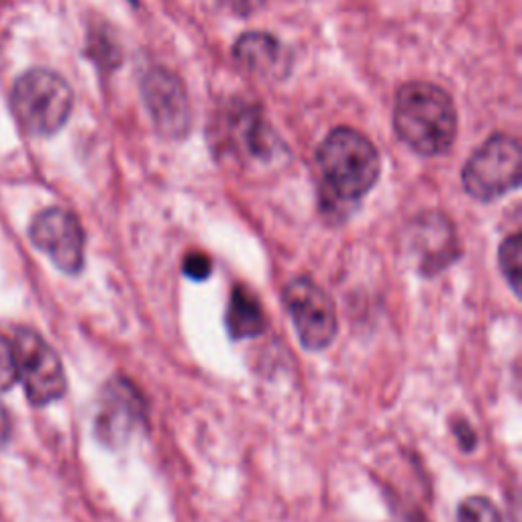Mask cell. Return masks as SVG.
Returning a JSON list of instances; mask_svg holds the SVG:
<instances>
[{
    "instance_id": "cell-1",
    "label": "cell",
    "mask_w": 522,
    "mask_h": 522,
    "mask_svg": "<svg viewBox=\"0 0 522 522\" xmlns=\"http://www.w3.org/2000/svg\"><path fill=\"white\" fill-rule=\"evenodd\" d=\"M394 129L419 155L449 151L457 135V111L451 96L431 82H410L398 90Z\"/></svg>"
},
{
    "instance_id": "cell-2",
    "label": "cell",
    "mask_w": 522,
    "mask_h": 522,
    "mask_svg": "<svg viewBox=\"0 0 522 522\" xmlns=\"http://www.w3.org/2000/svg\"><path fill=\"white\" fill-rule=\"evenodd\" d=\"M327 194L343 204L368 194L380 176V155L374 143L355 129L339 127L327 135L317 153Z\"/></svg>"
},
{
    "instance_id": "cell-3",
    "label": "cell",
    "mask_w": 522,
    "mask_h": 522,
    "mask_svg": "<svg viewBox=\"0 0 522 522\" xmlns=\"http://www.w3.org/2000/svg\"><path fill=\"white\" fill-rule=\"evenodd\" d=\"M74 92L51 70H29L13 86L11 109L17 123L35 137L56 135L70 119Z\"/></svg>"
},
{
    "instance_id": "cell-4",
    "label": "cell",
    "mask_w": 522,
    "mask_h": 522,
    "mask_svg": "<svg viewBox=\"0 0 522 522\" xmlns=\"http://www.w3.org/2000/svg\"><path fill=\"white\" fill-rule=\"evenodd\" d=\"M522 151L520 143L504 133L492 135L467 160L461 180L469 196L490 202L520 186Z\"/></svg>"
},
{
    "instance_id": "cell-5",
    "label": "cell",
    "mask_w": 522,
    "mask_h": 522,
    "mask_svg": "<svg viewBox=\"0 0 522 522\" xmlns=\"http://www.w3.org/2000/svg\"><path fill=\"white\" fill-rule=\"evenodd\" d=\"M284 304L304 349H327L339 329L333 298L306 276L292 280L284 288Z\"/></svg>"
},
{
    "instance_id": "cell-6",
    "label": "cell",
    "mask_w": 522,
    "mask_h": 522,
    "mask_svg": "<svg viewBox=\"0 0 522 522\" xmlns=\"http://www.w3.org/2000/svg\"><path fill=\"white\" fill-rule=\"evenodd\" d=\"M13 345L19 380L25 386L29 402L45 406L60 400L68 390L60 355L31 329H19Z\"/></svg>"
},
{
    "instance_id": "cell-7",
    "label": "cell",
    "mask_w": 522,
    "mask_h": 522,
    "mask_svg": "<svg viewBox=\"0 0 522 522\" xmlns=\"http://www.w3.org/2000/svg\"><path fill=\"white\" fill-rule=\"evenodd\" d=\"M145 425V400L133 382L113 378L102 388L94 421L96 439L113 449L123 447Z\"/></svg>"
},
{
    "instance_id": "cell-8",
    "label": "cell",
    "mask_w": 522,
    "mask_h": 522,
    "mask_svg": "<svg viewBox=\"0 0 522 522\" xmlns=\"http://www.w3.org/2000/svg\"><path fill=\"white\" fill-rule=\"evenodd\" d=\"M33 245L49 255L64 274H80L84 268V231L66 208L51 206L41 211L29 229Z\"/></svg>"
},
{
    "instance_id": "cell-9",
    "label": "cell",
    "mask_w": 522,
    "mask_h": 522,
    "mask_svg": "<svg viewBox=\"0 0 522 522\" xmlns=\"http://www.w3.org/2000/svg\"><path fill=\"white\" fill-rule=\"evenodd\" d=\"M145 107L162 135L180 139L190 131V102L184 84L164 68L147 72L141 84Z\"/></svg>"
},
{
    "instance_id": "cell-10",
    "label": "cell",
    "mask_w": 522,
    "mask_h": 522,
    "mask_svg": "<svg viewBox=\"0 0 522 522\" xmlns=\"http://www.w3.org/2000/svg\"><path fill=\"white\" fill-rule=\"evenodd\" d=\"M225 325L233 339L259 337L268 329L264 306H261V302L249 288L245 286L233 288L227 306V315H225Z\"/></svg>"
},
{
    "instance_id": "cell-11",
    "label": "cell",
    "mask_w": 522,
    "mask_h": 522,
    "mask_svg": "<svg viewBox=\"0 0 522 522\" xmlns=\"http://www.w3.org/2000/svg\"><path fill=\"white\" fill-rule=\"evenodd\" d=\"M235 58L257 76L276 74L280 64V43L268 33H245L235 43Z\"/></svg>"
},
{
    "instance_id": "cell-12",
    "label": "cell",
    "mask_w": 522,
    "mask_h": 522,
    "mask_svg": "<svg viewBox=\"0 0 522 522\" xmlns=\"http://www.w3.org/2000/svg\"><path fill=\"white\" fill-rule=\"evenodd\" d=\"M520 257H522V239L518 233H514L500 245V253H498L500 270L508 280L510 288L514 290V294H520V272H522Z\"/></svg>"
},
{
    "instance_id": "cell-13",
    "label": "cell",
    "mask_w": 522,
    "mask_h": 522,
    "mask_svg": "<svg viewBox=\"0 0 522 522\" xmlns=\"http://www.w3.org/2000/svg\"><path fill=\"white\" fill-rule=\"evenodd\" d=\"M459 522H502L496 504L484 496H469L459 504Z\"/></svg>"
},
{
    "instance_id": "cell-14",
    "label": "cell",
    "mask_w": 522,
    "mask_h": 522,
    "mask_svg": "<svg viewBox=\"0 0 522 522\" xmlns=\"http://www.w3.org/2000/svg\"><path fill=\"white\" fill-rule=\"evenodd\" d=\"M19 380L15 345L9 337L0 333V392H7Z\"/></svg>"
},
{
    "instance_id": "cell-15",
    "label": "cell",
    "mask_w": 522,
    "mask_h": 522,
    "mask_svg": "<svg viewBox=\"0 0 522 522\" xmlns=\"http://www.w3.org/2000/svg\"><path fill=\"white\" fill-rule=\"evenodd\" d=\"M90 45H88V54L94 58L96 64H109L111 68L119 62L115 60V54H117V47L109 41L107 35L102 33H92L90 37ZM117 68V66H115Z\"/></svg>"
},
{
    "instance_id": "cell-16",
    "label": "cell",
    "mask_w": 522,
    "mask_h": 522,
    "mask_svg": "<svg viewBox=\"0 0 522 522\" xmlns=\"http://www.w3.org/2000/svg\"><path fill=\"white\" fill-rule=\"evenodd\" d=\"M211 272H213L211 257L200 253V251H192L190 255H186V259H184V274L190 280L202 282V280H206L208 276H211Z\"/></svg>"
},
{
    "instance_id": "cell-17",
    "label": "cell",
    "mask_w": 522,
    "mask_h": 522,
    "mask_svg": "<svg viewBox=\"0 0 522 522\" xmlns=\"http://www.w3.org/2000/svg\"><path fill=\"white\" fill-rule=\"evenodd\" d=\"M227 3L237 15H249L261 5V0H227Z\"/></svg>"
},
{
    "instance_id": "cell-18",
    "label": "cell",
    "mask_w": 522,
    "mask_h": 522,
    "mask_svg": "<svg viewBox=\"0 0 522 522\" xmlns=\"http://www.w3.org/2000/svg\"><path fill=\"white\" fill-rule=\"evenodd\" d=\"M7 437V416L3 412V408H0V441H3Z\"/></svg>"
},
{
    "instance_id": "cell-19",
    "label": "cell",
    "mask_w": 522,
    "mask_h": 522,
    "mask_svg": "<svg viewBox=\"0 0 522 522\" xmlns=\"http://www.w3.org/2000/svg\"><path fill=\"white\" fill-rule=\"evenodd\" d=\"M133 3H135V0H133Z\"/></svg>"
}]
</instances>
